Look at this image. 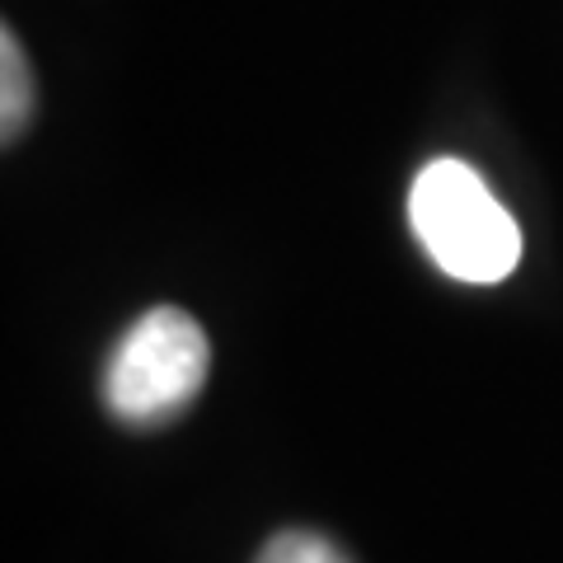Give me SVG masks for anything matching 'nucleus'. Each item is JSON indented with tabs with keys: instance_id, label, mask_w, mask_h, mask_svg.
<instances>
[{
	"instance_id": "obj_1",
	"label": "nucleus",
	"mask_w": 563,
	"mask_h": 563,
	"mask_svg": "<svg viewBox=\"0 0 563 563\" xmlns=\"http://www.w3.org/2000/svg\"><path fill=\"white\" fill-rule=\"evenodd\" d=\"M409 225L422 254L455 282L493 287L521 263L517 217L498 202L484 174L455 155L418 169L409 188Z\"/></svg>"
},
{
	"instance_id": "obj_2",
	"label": "nucleus",
	"mask_w": 563,
	"mask_h": 563,
	"mask_svg": "<svg viewBox=\"0 0 563 563\" xmlns=\"http://www.w3.org/2000/svg\"><path fill=\"white\" fill-rule=\"evenodd\" d=\"M211 347L202 324L179 306H155L122 333L103 362V404L128 428H161L202 395Z\"/></svg>"
},
{
	"instance_id": "obj_3",
	"label": "nucleus",
	"mask_w": 563,
	"mask_h": 563,
	"mask_svg": "<svg viewBox=\"0 0 563 563\" xmlns=\"http://www.w3.org/2000/svg\"><path fill=\"white\" fill-rule=\"evenodd\" d=\"M33 103H38L33 66L24 57V43L14 38V29H5L0 33V136H5V146L24 136V128L33 122Z\"/></svg>"
},
{
	"instance_id": "obj_4",
	"label": "nucleus",
	"mask_w": 563,
	"mask_h": 563,
	"mask_svg": "<svg viewBox=\"0 0 563 563\" xmlns=\"http://www.w3.org/2000/svg\"><path fill=\"white\" fill-rule=\"evenodd\" d=\"M254 563H352V559L320 531H277Z\"/></svg>"
}]
</instances>
